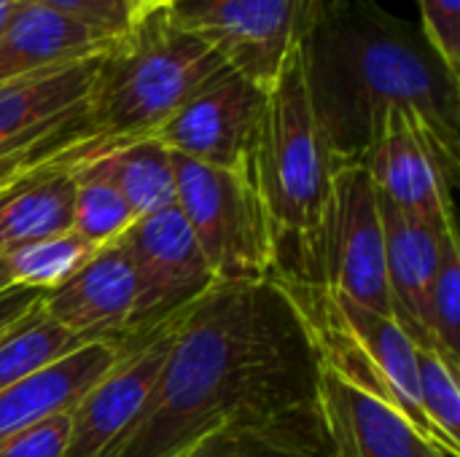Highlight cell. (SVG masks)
<instances>
[{
  "label": "cell",
  "mask_w": 460,
  "mask_h": 457,
  "mask_svg": "<svg viewBox=\"0 0 460 457\" xmlns=\"http://www.w3.org/2000/svg\"><path fill=\"white\" fill-rule=\"evenodd\" d=\"M321 366L315 331L278 280L216 283L175 315L151 399L102 457H175L229 423L305 407Z\"/></svg>",
  "instance_id": "6da1fadb"
},
{
  "label": "cell",
  "mask_w": 460,
  "mask_h": 457,
  "mask_svg": "<svg viewBox=\"0 0 460 457\" xmlns=\"http://www.w3.org/2000/svg\"><path fill=\"white\" fill-rule=\"evenodd\" d=\"M299 54L332 170L364 164L391 108L418 113L442 140L460 143V73L420 27L377 0H315Z\"/></svg>",
  "instance_id": "7a4b0ae2"
},
{
  "label": "cell",
  "mask_w": 460,
  "mask_h": 457,
  "mask_svg": "<svg viewBox=\"0 0 460 457\" xmlns=\"http://www.w3.org/2000/svg\"><path fill=\"white\" fill-rule=\"evenodd\" d=\"M240 170L270 221L272 280L313 321L326 302L315 291V242L332 189V162L310 110L299 46L267 89L259 129Z\"/></svg>",
  "instance_id": "3957f363"
},
{
  "label": "cell",
  "mask_w": 460,
  "mask_h": 457,
  "mask_svg": "<svg viewBox=\"0 0 460 457\" xmlns=\"http://www.w3.org/2000/svg\"><path fill=\"white\" fill-rule=\"evenodd\" d=\"M226 67L216 48L178 30L167 11L156 8L102 54L86 100L89 132L100 140L151 137Z\"/></svg>",
  "instance_id": "277c9868"
},
{
  "label": "cell",
  "mask_w": 460,
  "mask_h": 457,
  "mask_svg": "<svg viewBox=\"0 0 460 457\" xmlns=\"http://www.w3.org/2000/svg\"><path fill=\"white\" fill-rule=\"evenodd\" d=\"M172 172L175 207L186 218L216 283L270 280V221L245 172L199 164L181 154H172Z\"/></svg>",
  "instance_id": "5b68a950"
},
{
  "label": "cell",
  "mask_w": 460,
  "mask_h": 457,
  "mask_svg": "<svg viewBox=\"0 0 460 457\" xmlns=\"http://www.w3.org/2000/svg\"><path fill=\"white\" fill-rule=\"evenodd\" d=\"M315 291L321 296L342 294L394 318L377 189L361 164L332 170L329 202L315 242Z\"/></svg>",
  "instance_id": "8992f818"
},
{
  "label": "cell",
  "mask_w": 460,
  "mask_h": 457,
  "mask_svg": "<svg viewBox=\"0 0 460 457\" xmlns=\"http://www.w3.org/2000/svg\"><path fill=\"white\" fill-rule=\"evenodd\" d=\"M315 0H175L167 19L216 48L224 62L270 89L302 43Z\"/></svg>",
  "instance_id": "52a82bcc"
},
{
  "label": "cell",
  "mask_w": 460,
  "mask_h": 457,
  "mask_svg": "<svg viewBox=\"0 0 460 457\" xmlns=\"http://www.w3.org/2000/svg\"><path fill=\"white\" fill-rule=\"evenodd\" d=\"M458 154V145L442 140L418 113L391 108L383 113L361 167H367L377 194L407 218L450 229L456 226Z\"/></svg>",
  "instance_id": "ba28073f"
},
{
  "label": "cell",
  "mask_w": 460,
  "mask_h": 457,
  "mask_svg": "<svg viewBox=\"0 0 460 457\" xmlns=\"http://www.w3.org/2000/svg\"><path fill=\"white\" fill-rule=\"evenodd\" d=\"M119 245L132 264L137 286L127 337L159 329L216 286V277L178 207L137 218L119 237Z\"/></svg>",
  "instance_id": "9c48e42d"
},
{
  "label": "cell",
  "mask_w": 460,
  "mask_h": 457,
  "mask_svg": "<svg viewBox=\"0 0 460 457\" xmlns=\"http://www.w3.org/2000/svg\"><path fill=\"white\" fill-rule=\"evenodd\" d=\"M267 89L226 67L189 97L151 137L199 164L240 170L264 113Z\"/></svg>",
  "instance_id": "30bf717a"
},
{
  "label": "cell",
  "mask_w": 460,
  "mask_h": 457,
  "mask_svg": "<svg viewBox=\"0 0 460 457\" xmlns=\"http://www.w3.org/2000/svg\"><path fill=\"white\" fill-rule=\"evenodd\" d=\"M172 321L119 339L116 366L70 412L65 457H102L135 423L164 369L172 342Z\"/></svg>",
  "instance_id": "8fae6325"
},
{
  "label": "cell",
  "mask_w": 460,
  "mask_h": 457,
  "mask_svg": "<svg viewBox=\"0 0 460 457\" xmlns=\"http://www.w3.org/2000/svg\"><path fill=\"white\" fill-rule=\"evenodd\" d=\"M318 409L334 457H456L399 409L353 388L326 364L318 377Z\"/></svg>",
  "instance_id": "7c38bea8"
},
{
  "label": "cell",
  "mask_w": 460,
  "mask_h": 457,
  "mask_svg": "<svg viewBox=\"0 0 460 457\" xmlns=\"http://www.w3.org/2000/svg\"><path fill=\"white\" fill-rule=\"evenodd\" d=\"M100 59L102 54L0 83V156L86 121V100Z\"/></svg>",
  "instance_id": "4fadbf2b"
},
{
  "label": "cell",
  "mask_w": 460,
  "mask_h": 457,
  "mask_svg": "<svg viewBox=\"0 0 460 457\" xmlns=\"http://www.w3.org/2000/svg\"><path fill=\"white\" fill-rule=\"evenodd\" d=\"M135 296V272L116 240L97 248L62 286L46 291L40 310L81 342H119L129 331Z\"/></svg>",
  "instance_id": "5bb4252c"
},
{
  "label": "cell",
  "mask_w": 460,
  "mask_h": 457,
  "mask_svg": "<svg viewBox=\"0 0 460 457\" xmlns=\"http://www.w3.org/2000/svg\"><path fill=\"white\" fill-rule=\"evenodd\" d=\"M383 240H385V277L391 294L394 321L412 337L418 347L431 350L426 331V296L439 264L442 240L450 229H434L407 218L383 194H377Z\"/></svg>",
  "instance_id": "9a60e30c"
},
{
  "label": "cell",
  "mask_w": 460,
  "mask_h": 457,
  "mask_svg": "<svg viewBox=\"0 0 460 457\" xmlns=\"http://www.w3.org/2000/svg\"><path fill=\"white\" fill-rule=\"evenodd\" d=\"M119 342H86L65 358L0 391V439L73 407L116 366Z\"/></svg>",
  "instance_id": "2e32d148"
},
{
  "label": "cell",
  "mask_w": 460,
  "mask_h": 457,
  "mask_svg": "<svg viewBox=\"0 0 460 457\" xmlns=\"http://www.w3.org/2000/svg\"><path fill=\"white\" fill-rule=\"evenodd\" d=\"M89 137L30 167L0 189V256L73 229L75 175L73 162Z\"/></svg>",
  "instance_id": "e0dca14e"
},
{
  "label": "cell",
  "mask_w": 460,
  "mask_h": 457,
  "mask_svg": "<svg viewBox=\"0 0 460 457\" xmlns=\"http://www.w3.org/2000/svg\"><path fill=\"white\" fill-rule=\"evenodd\" d=\"M119 35L89 27L51 8L22 3L0 32V83L57 65L105 54Z\"/></svg>",
  "instance_id": "ac0fdd59"
},
{
  "label": "cell",
  "mask_w": 460,
  "mask_h": 457,
  "mask_svg": "<svg viewBox=\"0 0 460 457\" xmlns=\"http://www.w3.org/2000/svg\"><path fill=\"white\" fill-rule=\"evenodd\" d=\"M329 310L340 321V326L358 342V347L367 353L372 366L377 369L380 380L385 382L396 409L412 420V426L439 447H445L437 436V431L429 426L423 409H420V388H418V358H415V342L412 337L394 321L375 310H367L364 304L342 296L329 294Z\"/></svg>",
  "instance_id": "d6986e66"
},
{
  "label": "cell",
  "mask_w": 460,
  "mask_h": 457,
  "mask_svg": "<svg viewBox=\"0 0 460 457\" xmlns=\"http://www.w3.org/2000/svg\"><path fill=\"white\" fill-rule=\"evenodd\" d=\"M75 167L108 180L124 197L135 218L175 207L172 154L154 137H89L75 159Z\"/></svg>",
  "instance_id": "ffe728a7"
},
{
  "label": "cell",
  "mask_w": 460,
  "mask_h": 457,
  "mask_svg": "<svg viewBox=\"0 0 460 457\" xmlns=\"http://www.w3.org/2000/svg\"><path fill=\"white\" fill-rule=\"evenodd\" d=\"M175 457H334L315 401L259 420L229 423Z\"/></svg>",
  "instance_id": "44dd1931"
},
{
  "label": "cell",
  "mask_w": 460,
  "mask_h": 457,
  "mask_svg": "<svg viewBox=\"0 0 460 457\" xmlns=\"http://www.w3.org/2000/svg\"><path fill=\"white\" fill-rule=\"evenodd\" d=\"M81 345L86 342L54 323L38 304L32 312H27L22 321L0 334V391L65 358Z\"/></svg>",
  "instance_id": "7402d4cb"
},
{
  "label": "cell",
  "mask_w": 460,
  "mask_h": 457,
  "mask_svg": "<svg viewBox=\"0 0 460 457\" xmlns=\"http://www.w3.org/2000/svg\"><path fill=\"white\" fill-rule=\"evenodd\" d=\"M94 250L97 248L67 229L62 234H51L8 250L0 256V269L8 288H32L46 294L78 272Z\"/></svg>",
  "instance_id": "603a6c76"
},
{
  "label": "cell",
  "mask_w": 460,
  "mask_h": 457,
  "mask_svg": "<svg viewBox=\"0 0 460 457\" xmlns=\"http://www.w3.org/2000/svg\"><path fill=\"white\" fill-rule=\"evenodd\" d=\"M426 331L431 350L460 372V245L458 229L442 240L439 264L426 296Z\"/></svg>",
  "instance_id": "cb8c5ba5"
},
{
  "label": "cell",
  "mask_w": 460,
  "mask_h": 457,
  "mask_svg": "<svg viewBox=\"0 0 460 457\" xmlns=\"http://www.w3.org/2000/svg\"><path fill=\"white\" fill-rule=\"evenodd\" d=\"M73 175H75L73 232L81 240H86L92 248H102V245L116 242L137 221L135 213L129 210L124 197L108 180L78 170L75 162H73Z\"/></svg>",
  "instance_id": "d4e9b609"
},
{
  "label": "cell",
  "mask_w": 460,
  "mask_h": 457,
  "mask_svg": "<svg viewBox=\"0 0 460 457\" xmlns=\"http://www.w3.org/2000/svg\"><path fill=\"white\" fill-rule=\"evenodd\" d=\"M420 409L450 455H460V385L458 369L426 347H415Z\"/></svg>",
  "instance_id": "484cf974"
},
{
  "label": "cell",
  "mask_w": 460,
  "mask_h": 457,
  "mask_svg": "<svg viewBox=\"0 0 460 457\" xmlns=\"http://www.w3.org/2000/svg\"><path fill=\"white\" fill-rule=\"evenodd\" d=\"M70 434V415L46 417L0 439V457H65Z\"/></svg>",
  "instance_id": "4316f807"
},
{
  "label": "cell",
  "mask_w": 460,
  "mask_h": 457,
  "mask_svg": "<svg viewBox=\"0 0 460 457\" xmlns=\"http://www.w3.org/2000/svg\"><path fill=\"white\" fill-rule=\"evenodd\" d=\"M420 30L450 70L460 73V0H418Z\"/></svg>",
  "instance_id": "83f0119b"
},
{
  "label": "cell",
  "mask_w": 460,
  "mask_h": 457,
  "mask_svg": "<svg viewBox=\"0 0 460 457\" xmlns=\"http://www.w3.org/2000/svg\"><path fill=\"white\" fill-rule=\"evenodd\" d=\"M32 5L51 8L62 16H70L75 22H84L89 27L124 35L132 27V13L124 5V0H22Z\"/></svg>",
  "instance_id": "f1b7e54d"
},
{
  "label": "cell",
  "mask_w": 460,
  "mask_h": 457,
  "mask_svg": "<svg viewBox=\"0 0 460 457\" xmlns=\"http://www.w3.org/2000/svg\"><path fill=\"white\" fill-rule=\"evenodd\" d=\"M84 137H94V135L89 132V121H81V124H75V127H70V129H65V132H59V135L43 140V143H38V145L24 148V151L0 156V189L8 186V183H11L13 178H19L22 172H27L30 167H35V164H40V162H46V159L62 154L65 148H70L73 143H78V140H84Z\"/></svg>",
  "instance_id": "f546056e"
},
{
  "label": "cell",
  "mask_w": 460,
  "mask_h": 457,
  "mask_svg": "<svg viewBox=\"0 0 460 457\" xmlns=\"http://www.w3.org/2000/svg\"><path fill=\"white\" fill-rule=\"evenodd\" d=\"M43 299V291L32 288H3L0 291V334L11 329L16 321H22L27 312H32Z\"/></svg>",
  "instance_id": "4dcf8cb0"
},
{
  "label": "cell",
  "mask_w": 460,
  "mask_h": 457,
  "mask_svg": "<svg viewBox=\"0 0 460 457\" xmlns=\"http://www.w3.org/2000/svg\"><path fill=\"white\" fill-rule=\"evenodd\" d=\"M19 5H22V0H0V32L8 27V22L13 19Z\"/></svg>",
  "instance_id": "1f68e13d"
},
{
  "label": "cell",
  "mask_w": 460,
  "mask_h": 457,
  "mask_svg": "<svg viewBox=\"0 0 460 457\" xmlns=\"http://www.w3.org/2000/svg\"><path fill=\"white\" fill-rule=\"evenodd\" d=\"M124 5L129 8V13H132V24L140 19V16H146V13H151V11H156V8H151V0H124Z\"/></svg>",
  "instance_id": "d6a6232c"
},
{
  "label": "cell",
  "mask_w": 460,
  "mask_h": 457,
  "mask_svg": "<svg viewBox=\"0 0 460 457\" xmlns=\"http://www.w3.org/2000/svg\"><path fill=\"white\" fill-rule=\"evenodd\" d=\"M170 3H175V0H156V5H159V8H167Z\"/></svg>",
  "instance_id": "836d02e7"
},
{
  "label": "cell",
  "mask_w": 460,
  "mask_h": 457,
  "mask_svg": "<svg viewBox=\"0 0 460 457\" xmlns=\"http://www.w3.org/2000/svg\"><path fill=\"white\" fill-rule=\"evenodd\" d=\"M3 288H8V286H5V277H3V269H0V291H3Z\"/></svg>",
  "instance_id": "e575fe53"
},
{
  "label": "cell",
  "mask_w": 460,
  "mask_h": 457,
  "mask_svg": "<svg viewBox=\"0 0 460 457\" xmlns=\"http://www.w3.org/2000/svg\"><path fill=\"white\" fill-rule=\"evenodd\" d=\"M151 8H159V5H156V0H151Z\"/></svg>",
  "instance_id": "d590c367"
}]
</instances>
